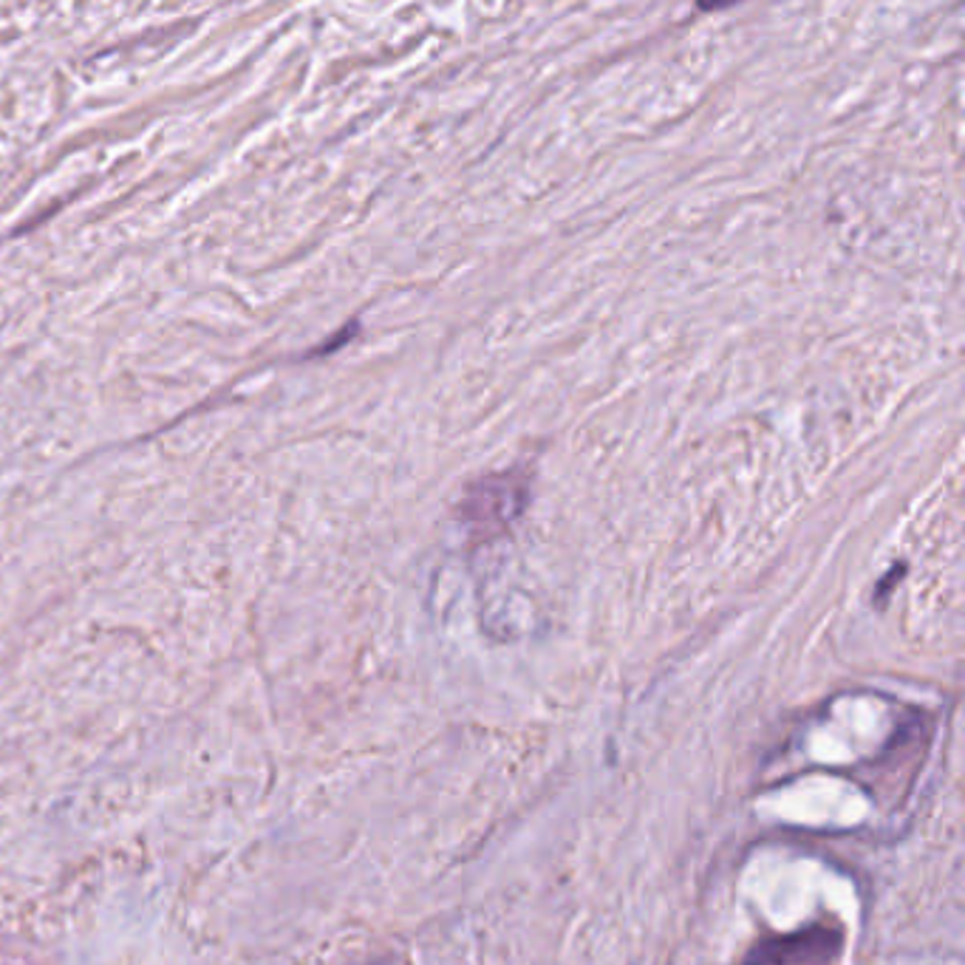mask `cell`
Segmentation results:
<instances>
[{
	"mask_svg": "<svg viewBox=\"0 0 965 965\" xmlns=\"http://www.w3.org/2000/svg\"><path fill=\"white\" fill-rule=\"evenodd\" d=\"M530 499L527 479L513 473H499L487 479L473 481L462 499V524L476 535H496L513 527V521L524 513Z\"/></svg>",
	"mask_w": 965,
	"mask_h": 965,
	"instance_id": "6da1fadb",
	"label": "cell"
}]
</instances>
